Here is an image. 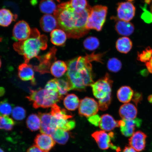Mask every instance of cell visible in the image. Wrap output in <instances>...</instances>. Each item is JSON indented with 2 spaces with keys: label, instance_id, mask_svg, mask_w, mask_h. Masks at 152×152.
Returning a JSON list of instances; mask_svg holds the SVG:
<instances>
[{
  "label": "cell",
  "instance_id": "41",
  "mask_svg": "<svg viewBox=\"0 0 152 152\" xmlns=\"http://www.w3.org/2000/svg\"><path fill=\"white\" fill-rule=\"evenodd\" d=\"M88 120L91 124L95 126H99L100 117L99 115L96 114L88 117Z\"/></svg>",
  "mask_w": 152,
  "mask_h": 152
},
{
  "label": "cell",
  "instance_id": "27",
  "mask_svg": "<svg viewBox=\"0 0 152 152\" xmlns=\"http://www.w3.org/2000/svg\"><path fill=\"white\" fill-rule=\"evenodd\" d=\"M55 142L61 144H64L69 140V135L67 131L58 128L51 135Z\"/></svg>",
  "mask_w": 152,
  "mask_h": 152
},
{
  "label": "cell",
  "instance_id": "36",
  "mask_svg": "<svg viewBox=\"0 0 152 152\" xmlns=\"http://www.w3.org/2000/svg\"><path fill=\"white\" fill-rule=\"evenodd\" d=\"M122 64L120 60L113 58L110 59L107 63V68L110 72L117 73L119 72L122 68Z\"/></svg>",
  "mask_w": 152,
  "mask_h": 152
},
{
  "label": "cell",
  "instance_id": "45",
  "mask_svg": "<svg viewBox=\"0 0 152 152\" xmlns=\"http://www.w3.org/2000/svg\"><path fill=\"white\" fill-rule=\"evenodd\" d=\"M123 152H137V151L132 147L126 146L123 150Z\"/></svg>",
  "mask_w": 152,
  "mask_h": 152
},
{
  "label": "cell",
  "instance_id": "23",
  "mask_svg": "<svg viewBox=\"0 0 152 152\" xmlns=\"http://www.w3.org/2000/svg\"><path fill=\"white\" fill-rule=\"evenodd\" d=\"M17 18V15H14L8 9H0V26L7 27L14 21Z\"/></svg>",
  "mask_w": 152,
  "mask_h": 152
},
{
  "label": "cell",
  "instance_id": "14",
  "mask_svg": "<svg viewBox=\"0 0 152 152\" xmlns=\"http://www.w3.org/2000/svg\"><path fill=\"white\" fill-rule=\"evenodd\" d=\"M147 135L141 131L134 132L129 140V144L136 151H142L145 149Z\"/></svg>",
  "mask_w": 152,
  "mask_h": 152
},
{
  "label": "cell",
  "instance_id": "3",
  "mask_svg": "<svg viewBox=\"0 0 152 152\" xmlns=\"http://www.w3.org/2000/svg\"><path fill=\"white\" fill-rule=\"evenodd\" d=\"M47 41L46 36L41 35L37 28H33L28 39L15 43L14 47L15 50L23 56L26 63L28 64L32 58H37L41 50L47 49Z\"/></svg>",
  "mask_w": 152,
  "mask_h": 152
},
{
  "label": "cell",
  "instance_id": "10",
  "mask_svg": "<svg viewBox=\"0 0 152 152\" xmlns=\"http://www.w3.org/2000/svg\"><path fill=\"white\" fill-rule=\"evenodd\" d=\"M32 29L25 21H19L15 24L12 31V39L16 42L25 40L30 37Z\"/></svg>",
  "mask_w": 152,
  "mask_h": 152
},
{
  "label": "cell",
  "instance_id": "17",
  "mask_svg": "<svg viewBox=\"0 0 152 152\" xmlns=\"http://www.w3.org/2000/svg\"><path fill=\"white\" fill-rule=\"evenodd\" d=\"M119 113L120 116L123 119H134L136 118L138 111L134 104L127 103H125L121 106Z\"/></svg>",
  "mask_w": 152,
  "mask_h": 152
},
{
  "label": "cell",
  "instance_id": "33",
  "mask_svg": "<svg viewBox=\"0 0 152 152\" xmlns=\"http://www.w3.org/2000/svg\"><path fill=\"white\" fill-rule=\"evenodd\" d=\"M15 124L14 120L8 116H0V129L11 130L14 128Z\"/></svg>",
  "mask_w": 152,
  "mask_h": 152
},
{
  "label": "cell",
  "instance_id": "22",
  "mask_svg": "<svg viewBox=\"0 0 152 152\" xmlns=\"http://www.w3.org/2000/svg\"><path fill=\"white\" fill-rule=\"evenodd\" d=\"M66 37L67 36L64 30L60 28H56L51 32L50 41L53 45L62 46L65 45Z\"/></svg>",
  "mask_w": 152,
  "mask_h": 152
},
{
  "label": "cell",
  "instance_id": "6",
  "mask_svg": "<svg viewBox=\"0 0 152 152\" xmlns=\"http://www.w3.org/2000/svg\"><path fill=\"white\" fill-rule=\"evenodd\" d=\"M107 9V7L99 5L91 8L87 22V29L101 31L105 22Z\"/></svg>",
  "mask_w": 152,
  "mask_h": 152
},
{
  "label": "cell",
  "instance_id": "18",
  "mask_svg": "<svg viewBox=\"0 0 152 152\" xmlns=\"http://www.w3.org/2000/svg\"><path fill=\"white\" fill-rule=\"evenodd\" d=\"M40 25L41 29L45 32L52 31L58 28V23L55 16L51 15H44L40 20Z\"/></svg>",
  "mask_w": 152,
  "mask_h": 152
},
{
  "label": "cell",
  "instance_id": "49",
  "mask_svg": "<svg viewBox=\"0 0 152 152\" xmlns=\"http://www.w3.org/2000/svg\"><path fill=\"white\" fill-rule=\"evenodd\" d=\"M150 10H151V14L152 15V1L151 3V6H150Z\"/></svg>",
  "mask_w": 152,
  "mask_h": 152
},
{
  "label": "cell",
  "instance_id": "7",
  "mask_svg": "<svg viewBox=\"0 0 152 152\" xmlns=\"http://www.w3.org/2000/svg\"><path fill=\"white\" fill-rule=\"evenodd\" d=\"M56 48L54 47L44 56H37L40 63L39 65L34 66V69L42 74L50 73V66L56 60Z\"/></svg>",
  "mask_w": 152,
  "mask_h": 152
},
{
  "label": "cell",
  "instance_id": "9",
  "mask_svg": "<svg viewBox=\"0 0 152 152\" xmlns=\"http://www.w3.org/2000/svg\"><path fill=\"white\" fill-rule=\"evenodd\" d=\"M99 109L98 102L94 99L86 97L80 101L79 106V113L81 116L88 118L96 115Z\"/></svg>",
  "mask_w": 152,
  "mask_h": 152
},
{
  "label": "cell",
  "instance_id": "53",
  "mask_svg": "<svg viewBox=\"0 0 152 152\" xmlns=\"http://www.w3.org/2000/svg\"><path fill=\"white\" fill-rule=\"evenodd\" d=\"M57 1H58V2H59L60 1V0H57Z\"/></svg>",
  "mask_w": 152,
  "mask_h": 152
},
{
  "label": "cell",
  "instance_id": "4",
  "mask_svg": "<svg viewBox=\"0 0 152 152\" xmlns=\"http://www.w3.org/2000/svg\"><path fill=\"white\" fill-rule=\"evenodd\" d=\"M113 83L109 74L106 73L104 77L90 86L94 96L98 100L99 108L101 111H106L111 104Z\"/></svg>",
  "mask_w": 152,
  "mask_h": 152
},
{
  "label": "cell",
  "instance_id": "26",
  "mask_svg": "<svg viewBox=\"0 0 152 152\" xmlns=\"http://www.w3.org/2000/svg\"><path fill=\"white\" fill-rule=\"evenodd\" d=\"M80 101L76 95L69 94L64 100V104L66 109L69 111H75L79 107Z\"/></svg>",
  "mask_w": 152,
  "mask_h": 152
},
{
  "label": "cell",
  "instance_id": "11",
  "mask_svg": "<svg viewBox=\"0 0 152 152\" xmlns=\"http://www.w3.org/2000/svg\"><path fill=\"white\" fill-rule=\"evenodd\" d=\"M135 12V7L130 1L119 3L117 9V19L130 22L134 18Z\"/></svg>",
  "mask_w": 152,
  "mask_h": 152
},
{
  "label": "cell",
  "instance_id": "38",
  "mask_svg": "<svg viewBox=\"0 0 152 152\" xmlns=\"http://www.w3.org/2000/svg\"><path fill=\"white\" fill-rule=\"evenodd\" d=\"M26 112L23 107L17 106L13 108L12 112V117L15 120L21 121L25 118Z\"/></svg>",
  "mask_w": 152,
  "mask_h": 152
},
{
  "label": "cell",
  "instance_id": "8",
  "mask_svg": "<svg viewBox=\"0 0 152 152\" xmlns=\"http://www.w3.org/2000/svg\"><path fill=\"white\" fill-rule=\"evenodd\" d=\"M92 136L100 149L107 150L110 148L118 151H120V148L116 147L111 142V138H113L114 136L113 132L107 134L104 131H96L93 133Z\"/></svg>",
  "mask_w": 152,
  "mask_h": 152
},
{
  "label": "cell",
  "instance_id": "51",
  "mask_svg": "<svg viewBox=\"0 0 152 152\" xmlns=\"http://www.w3.org/2000/svg\"><path fill=\"white\" fill-rule=\"evenodd\" d=\"M1 59H0V68H1Z\"/></svg>",
  "mask_w": 152,
  "mask_h": 152
},
{
  "label": "cell",
  "instance_id": "40",
  "mask_svg": "<svg viewBox=\"0 0 152 152\" xmlns=\"http://www.w3.org/2000/svg\"><path fill=\"white\" fill-rule=\"evenodd\" d=\"M46 90L58 93V79H54L49 80L45 85Z\"/></svg>",
  "mask_w": 152,
  "mask_h": 152
},
{
  "label": "cell",
  "instance_id": "48",
  "mask_svg": "<svg viewBox=\"0 0 152 152\" xmlns=\"http://www.w3.org/2000/svg\"><path fill=\"white\" fill-rule=\"evenodd\" d=\"M148 100L149 103L152 104V94L148 96Z\"/></svg>",
  "mask_w": 152,
  "mask_h": 152
},
{
  "label": "cell",
  "instance_id": "16",
  "mask_svg": "<svg viewBox=\"0 0 152 152\" xmlns=\"http://www.w3.org/2000/svg\"><path fill=\"white\" fill-rule=\"evenodd\" d=\"M18 76L22 80L31 81L32 85H35L34 68L33 66L28 64H20L18 67Z\"/></svg>",
  "mask_w": 152,
  "mask_h": 152
},
{
  "label": "cell",
  "instance_id": "24",
  "mask_svg": "<svg viewBox=\"0 0 152 152\" xmlns=\"http://www.w3.org/2000/svg\"><path fill=\"white\" fill-rule=\"evenodd\" d=\"M134 92L131 87L127 86L120 88L117 92V97L119 102L127 103L132 100Z\"/></svg>",
  "mask_w": 152,
  "mask_h": 152
},
{
  "label": "cell",
  "instance_id": "34",
  "mask_svg": "<svg viewBox=\"0 0 152 152\" xmlns=\"http://www.w3.org/2000/svg\"><path fill=\"white\" fill-rule=\"evenodd\" d=\"M58 94L61 96L67 94L68 91L72 90L71 85L66 77L58 79Z\"/></svg>",
  "mask_w": 152,
  "mask_h": 152
},
{
  "label": "cell",
  "instance_id": "13",
  "mask_svg": "<svg viewBox=\"0 0 152 152\" xmlns=\"http://www.w3.org/2000/svg\"><path fill=\"white\" fill-rule=\"evenodd\" d=\"M35 145L43 152H49L56 144V142L50 135L44 133L37 135L34 140Z\"/></svg>",
  "mask_w": 152,
  "mask_h": 152
},
{
  "label": "cell",
  "instance_id": "46",
  "mask_svg": "<svg viewBox=\"0 0 152 152\" xmlns=\"http://www.w3.org/2000/svg\"><path fill=\"white\" fill-rule=\"evenodd\" d=\"M149 72L148 71V70L144 69L142 70L141 72H140V74L141 75L145 77V76H147L148 75V74H149Z\"/></svg>",
  "mask_w": 152,
  "mask_h": 152
},
{
  "label": "cell",
  "instance_id": "30",
  "mask_svg": "<svg viewBox=\"0 0 152 152\" xmlns=\"http://www.w3.org/2000/svg\"><path fill=\"white\" fill-rule=\"evenodd\" d=\"M28 128L32 132L37 131L41 128V120L39 115L32 114L28 116L26 121Z\"/></svg>",
  "mask_w": 152,
  "mask_h": 152
},
{
  "label": "cell",
  "instance_id": "25",
  "mask_svg": "<svg viewBox=\"0 0 152 152\" xmlns=\"http://www.w3.org/2000/svg\"><path fill=\"white\" fill-rule=\"evenodd\" d=\"M132 43L129 38L125 37L120 38L116 43V48L118 51L123 54H127L132 49Z\"/></svg>",
  "mask_w": 152,
  "mask_h": 152
},
{
  "label": "cell",
  "instance_id": "28",
  "mask_svg": "<svg viewBox=\"0 0 152 152\" xmlns=\"http://www.w3.org/2000/svg\"><path fill=\"white\" fill-rule=\"evenodd\" d=\"M50 113L54 118L58 119H68L73 117V115L68 113L65 110L61 109L56 104L51 107Z\"/></svg>",
  "mask_w": 152,
  "mask_h": 152
},
{
  "label": "cell",
  "instance_id": "43",
  "mask_svg": "<svg viewBox=\"0 0 152 152\" xmlns=\"http://www.w3.org/2000/svg\"><path fill=\"white\" fill-rule=\"evenodd\" d=\"M27 152H43L35 145L31 146L28 150Z\"/></svg>",
  "mask_w": 152,
  "mask_h": 152
},
{
  "label": "cell",
  "instance_id": "2",
  "mask_svg": "<svg viewBox=\"0 0 152 152\" xmlns=\"http://www.w3.org/2000/svg\"><path fill=\"white\" fill-rule=\"evenodd\" d=\"M103 54L93 53L84 56H79L66 62L67 71L65 77L71 90L82 91L94 83L92 64L94 61L102 63Z\"/></svg>",
  "mask_w": 152,
  "mask_h": 152
},
{
  "label": "cell",
  "instance_id": "29",
  "mask_svg": "<svg viewBox=\"0 0 152 152\" xmlns=\"http://www.w3.org/2000/svg\"><path fill=\"white\" fill-rule=\"evenodd\" d=\"M39 7L41 12L45 14H54L57 8L53 0H41Z\"/></svg>",
  "mask_w": 152,
  "mask_h": 152
},
{
  "label": "cell",
  "instance_id": "31",
  "mask_svg": "<svg viewBox=\"0 0 152 152\" xmlns=\"http://www.w3.org/2000/svg\"><path fill=\"white\" fill-rule=\"evenodd\" d=\"M53 118L56 123L57 129H61L68 132V131L72 130L75 126L76 123L75 121L72 120H69L68 119H58L54 118V117Z\"/></svg>",
  "mask_w": 152,
  "mask_h": 152
},
{
  "label": "cell",
  "instance_id": "44",
  "mask_svg": "<svg viewBox=\"0 0 152 152\" xmlns=\"http://www.w3.org/2000/svg\"><path fill=\"white\" fill-rule=\"evenodd\" d=\"M145 66L149 73H152V56L149 61L145 63Z\"/></svg>",
  "mask_w": 152,
  "mask_h": 152
},
{
  "label": "cell",
  "instance_id": "5",
  "mask_svg": "<svg viewBox=\"0 0 152 152\" xmlns=\"http://www.w3.org/2000/svg\"><path fill=\"white\" fill-rule=\"evenodd\" d=\"M63 97L64 96H61L58 92L42 88L35 90H30L29 96L26 97L33 103V107L36 109L52 107Z\"/></svg>",
  "mask_w": 152,
  "mask_h": 152
},
{
  "label": "cell",
  "instance_id": "15",
  "mask_svg": "<svg viewBox=\"0 0 152 152\" xmlns=\"http://www.w3.org/2000/svg\"><path fill=\"white\" fill-rule=\"evenodd\" d=\"M39 115L41 120V133L51 135L56 130L53 122V117L50 113H39Z\"/></svg>",
  "mask_w": 152,
  "mask_h": 152
},
{
  "label": "cell",
  "instance_id": "39",
  "mask_svg": "<svg viewBox=\"0 0 152 152\" xmlns=\"http://www.w3.org/2000/svg\"><path fill=\"white\" fill-rule=\"evenodd\" d=\"M152 56V48L148 47L141 53L138 52L137 60L142 62H147L149 61Z\"/></svg>",
  "mask_w": 152,
  "mask_h": 152
},
{
  "label": "cell",
  "instance_id": "52",
  "mask_svg": "<svg viewBox=\"0 0 152 152\" xmlns=\"http://www.w3.org/2000/svg\"><path fill=\"white\" fill-rule=\"evenodd\" d=\"M128 1H134V0H128Z\"/></svg>",
  "mask_w": 152,
  "mask_h": 152
},
{
  "label": "cell",
  "instance_id": "12",
  "mask_svg": "<svg viewBox=\"0 0 152 152\" xmlns=\"http://www.w3.org/2000/svg\"><path fill=\"white\" fill-rule=\"evenodd\" d=\"M118 121L121 134L126 137L132 136L136 128H140L142 123V120L138 118L129 120L123 119Z\"/></svg>",
  "mask_w": 152,
  "mask_h": 152
},
{
  "label": "cell",
  "instance_id": "1",
  "mask_svg": "<svg viewBox=\"0 0 152 152\" xmlns=\"http://www.w3.org/2000/svg\"><path fill=\"white\" fill-rule=\"evenodd\" d=\"M92 8L90 6L83 11L75 10L69 1L60 4L54 13L58 28L65 32L69 38L79 39L88 33L87 20Z\"/></svg>",
  "mask_w": 152,
  "mask_h": 152
},
{
  "label": "cell",
  "instance_id": "47",
  "mask_svg": "<svg viewBox=\"0 0 152 152\" xmlns=\"http://www.w3.org/2000/svg\"><path fill=\"white\" fill-rule=\"evenodd\" d=\"M5 93V89L3 87H0V97L3 96Z\"/></svg>",
  "mask_w": 152,
  "mask_h": 152
},
{
  "label": "cell",
  "instance_id": "20",
  "mask_svg": "<svg viewBox=\"0 0 152 152\" xmlns=\"http://www.w3.org/2000/svg\"><path fill=\"white\" fill-rule=\"evenodd\" d=\"M118 20L115 25V29L119 35L126 37L132 35L134 33V27L132 23L118 19Z\"/></svg>",
  "mask_w": 152,
  "mask_h": 152
},
{
  "label": "cell",
  "instance_id": "32",
  "mask_svg": "<svg viewBox=\"0 0 152 152\" xmlns=\"http://www.w3.org/2000/svg\"><path fill=\"white\" fill-rule=\"evenodd\" d=\"M83 45L86 49L88 50L93 51L98 48L99 46L100 42L96 37H90L85 40Z\"/></svg>",
  "mask_w": 152,
  "mask_h": 152
},
{
  "label": "cell",
  "instance_id": "50",
  "mask_svg": "<svg viewBox=\"0 0 152 152\" xmlns=\"http://www.w3.org/2000/svg\"><path fill=\"white\" fill-rule=\"evenodd\" d=\"M0 152H4L3 150L0 148Z\"/></svg>",
  "mask_w": 152,
  "mask_h": 152
},
{
  "label": "cell",
  "instance_id": "21",
  "mask_svg": "<svg viewBox=\"0 0 152 152\" xmlns=\"http://www.w3.org/2000/svg\"><path fill=\"white\" fill-rule=\"evenodd\" d=\"M67 64L62 61H56L52 64L50 68V72L56 78L62 77L67 71Z\"/></svg>",
  "mask_w": 152,
  "mask_h": 152
},
{
  "label": "cell",
  "instance_id": "42",
  "mask_svg": "<svg viewBox=\"0 0 152 152\" xmlns=\"http://www.w3.org/2000/svg\"><path fill=\"white\" fill-rule=\"evenodd\" d=\"M142 93L138 92H134L132 100L137 106L138 104L140 103L142 100Z\"/></svg>",
  "mask_w": 152,
  "mask_h": 152
},
{
  "label": "cell",
  "instance_id": "35",
  "mask_svg": "<svg viewBox=\"0 0 152 152\" xmlns=\"http://www.w3.org/2000/svg\"><path fill=\"white\" fill-rule=\"evenodd\" d=\"M13 104L7 99L0 102V116H9L12 113Z\"/></svg>",
  "mask_w": 152,
  "mask_h": 152
},
{
  "label": "cell",
  "instance_id": "19",
  "mask_svg": "<svg viewBox=\"0 0 152 152\" xmlns=\"http://www.w3.org/2000/svg\"><path fill=\"white\" fill-rule=\"evenodd\" d=\"M99 126L103 131L110 132L119 127L118 121H116L111 115L104 114L100 117Z\"/></svg>",
  "mask_w": 152,
  "mask_h": 152
},
{
  "label": "cell",
  "instance_id": "37",
  "mask_svg": "<svg viewBox=\"0 0 152 152\" xmlns=\"http://www.w3.org/2000/svg\"><path fill=\"white\" fill-rule=\"evenodd\" d=\"M69 1L72 7L78 11H83L90 6L87 0H70Z\"/></svg>",
  "mask_w": 152,
  "mask_h": 152
}]
</instances>
